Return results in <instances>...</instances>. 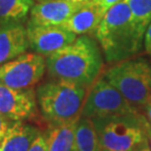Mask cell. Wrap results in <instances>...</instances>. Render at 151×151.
Listing matches in <instances>:
<instances>
[{
	"instance_id": "1",
	"label": "cell",
	"mask_w": 151,
	"mask_h": 151,
	"mask_svg": "<svg viewBox=\"0 0 151 151\" xmlns=\"http://www.w3.org/2000/svg\"><path fill=\"white\" fill-rule=\"evenodd\" d=\"M98 42L88 35H80L67 46L47 56L46 70L51 78L67 81L88 88L97 80L103 67Z\"/></svg>"
},
{
	"instance_id": "2",
	"label": "cell",
	"mask_w": 151,
	"mask_h": 151,
	"mask_svg": "<svg viewBox=\"0 0 151 151\" xmlns=\"http://www.w3.org/2000/svg\"><path fill=\"white\" fill-rule=\"evenodd\" d=\"M94 35L106 61L115 64L134 57L144 40V34L132 21L126 0L106 12Z\"/></svg>"
},
{
	"instance_id": "3",
	"label": "cell",
	"mask_w": 151,
	"mask_h": 151,
	"mask_svg": "<svg viewBox=\"0 0 151 151\" xmlns=\"http://www.w3.org/2000/svg\"><path fill=\"white\" fill-rule=\"evenodd\" d=\"M86 92V87L80 84L51 78L39 84L35 95L41 116L53 126L78 121Z\"/></svg>"
},
{
	"instance_id": "4",
	"label": "cell",
	"mask_w": 151,
	"mask_h": 151,
	"mask_svg": "<svg viewBox=\"0 0 151 151\" xmlns=\"http://www.w3.org/2000/svg\"><path fill=\"white\" fill-rule=\"evenodd\" d=\"M91 120L104 150L129 151L147 137L149 122L138 111Z\"/></svg>"
},
{
	"instance_id": "5",
	"label": "cell",
	"mask_w": 151,
	"mask_h": 151,
	"mask_svg": "<svg viewBox=\"0 0 151 151\" xmlns=\"http://www.w3.org/2000/svg\"><path fill=\"white\" fill-rule=\"evenodd\" d=\"M103 77L135 108H144L151 99V64L143 58L116 63Z\"/></svg>"
},
{
	"instance_id": "6",
	"label": "cell",
	"mask_w": 151,
	"mask_h": 151,
	"mask_svg": "<svg viewBox=\"0 0 151 151\" xmlns=\"http://www.w3.org/2000/svg\"><path fill=\"white\" fill-rule=\"evenodd\" d=\"M124 95L104 77L97 78L86 93L81 117L94 119L137 112Z\"/></svg>"
},
{
	"instance_id": "7",
	"label": "cell",
	"mask_w": 151,
	"mask_h": 151,
	"mask_svg": "<svg viewBox=\"0 0 151 151\" xmlns=\"http://www.w3.org/2000/svg\"><path fill=\"white\" fill-rule=\"evenodd\" d=\"M45 71L44 56L26 52L0 65V84L16 89L32 88L41 80Z\"/></svg>"
},
{
	"instance_id": "8",
	"label": "cell",
	"mask_w": 151,
	"mask_h": 151,
	"mask_svg": "<svg viewBox=\"0 0 151 151\" xmlns=\"http://www.w3.org/2000/svg\"><path fill=\"white\" fill-rule=\"evenodd\" d=\"M35 91L32 88L16 89L0 84V113L13 122L32 120L37 115Z\"/></svg>"
},
{
	"instance_id": "9",
	"label": "cell",
	"mask_w": 151,
	"mask_h": 151,
	"mask_svg": "<svg viewBox=\"0 0 151 151\" xmlns=\"http://www.w3.org/2000/svg\"><path fill=\"white\" fill-rule=\"evenodd\" d=\"M29 46L34 52L46 58L72 43L77 35L61 26H27Z\"/></svg>"
},
{
	"instance_id": "10",
	"label": "cell",
	"mask_w": 151,
	"mask_h": 151,
	"mask_svg": "<svg viewBox=\"0 0 151 151\" xmlns=\"http://www.w3.org/2000/svg\"><path fill=\"white\" fill-rule=\"evenodd\" d=\"M86 3H77L68 0H47L37 2L32 8L28 25L62 26Z\"/></svg>"
},
{
	"instance_id": "11",
	"label": "cell",
	"mask_w": 151,
	"mask_h": 151,
	"mask_svg": "<svg viewBox=\"0 0 151 151\" xmlns=\"http://www.w3.org/2000/svg\"><path fill=\"white\" fill-rule=\"evenodd\" d=\"M28 48L27 28L22 23L0 25V65L26 53Z\"/></svg>"
},
{
	"instance_id": "12",
	"label": "cell",
	"mask_w": 151,
	"mask_h": 151,
	"mask_svg": "<svg viewBox=\"0 0 151 151\" xmlns=\"http://www.w3.org/2000/svg\"><path fill=\"white\" fill-rule=\"evenodd\" d=\"M105 14L98 5L90 0L61 27L77 35L94 34Z\"/></svg>"
},
{
	"instance_id": "13",
	"label": "cell",
	"mask_w": 151,
	"mask_h": 151,
	"mask_svg": "<svg viewBox=\"0 0 151 151\" xmlns=\"http://www.w3.org/2000/svg\"><path fill=\"white\" fill-rule=\"evenodd\" d=\"M38 134L40 132L37 127L24 122H14L0 141V151H28Z\"/></svg>"
},
{
	"instance_id": "14",
	"label": "cell",
	"mask_w": 151,
	"mask_h": 151,
	"mask_svg": "<svg viewBox=\"0 0 151 151\" xmlns=\"http://www.w3.org/2000/svg\"><path fill=\"white\" fill-rule=\"evenodd\" d=\"M77 122L49 126L44 135L47 151H73Z\"/></svg>"
},
{
	"instance_id": "15",
	"label": "cell",
	"mask_w": 151,
	"mask_h": 151,
	"mask_svg": "<svg viewBox=\"0 0 151 151\" xmlns=\"http://www.w3.org/2000/svg\"><path fill=\"white\" fill-rule=\"evenodd\" d=\"M73 151H102L91 119L81 117L76 125Z\"/></svg>"
},
{
	"instance_id": "16",
	"label": "cell",
	"mask_w": 151,
	"mask_h": 151,
	"mask_svg": "<svg viewBox=\"0 0 151 151\" xmlns=\"http://www.w3.org/2000/svg\"><path fill=\"white\" fill-rule=\"evenodd\" d=\"M34 5V0H0V25L24 22Z\"/></svg>"
},
{
	"instance_id": "17",
	"label": "cell",
	"mask_w": 151,
	"mask_h": 151,
	"mask_svg": "<svg viewBox=\"0 0 151 151\" xmlns=\"http://www.w3.org/2000/svg\"><path fill=\"white\" fill-rule=\"evenodd\" d=\"M131 10L132 19L138 29L145 35L151 23V0H126Z\"/></svg>"
},
{
	"instance_id": "18",
	"label": "cell",
	"mask_w": 151,
	"mask_h": 151,
	"mask_svg": "<svg viewBox=\"0 0 151 151\" xmlns=\"http://www.w3.org/2000/svg\"><path fill=\"white\" fill-rule=\"evenodd\" d=\"M28 151H47L46 139L43 134H38L35 139L32 141Z\"/></svg>"
},
{
	"instance_id": "19",
	"label": "cell",
	"mask_w": 151,
	"mask_h": 151,
	"mask_svg": "<svg viewBox=\"0 0 151 151\" xmlns=\"http://www.w3.org/2000/svg\"><path fill=\"white\" fill-rule=\"evenodd\" d=\"M13 124H14L13 121L9 120L4 115L0 113V141L4 138L7 132L9 131V129L11 128Z\"/></svg>"
},
{
	"instance_id": "20",
	"label": "cell",
	"mask_w": 151,
	"mask_h": 151,
	"mask_svg": "<svg viewBox=\"0 0 151 151\" xmlns=\"http://www.w3.org/2000/svg\"><path fill=\"white\" fill-rule=\"evenodd\" d=\"M92 1L94 2L96 5H98L99 7L106 13L109 9H111L113 6L118 4V3H120L121 1H123V0H92Z\"/></svg>"
},
{
	"instance_id": "21",
	"label": "cell",
	"mask_w": 151,
	"mask_h": 151,
	"mask_svg": "<svg viewBox=\"0 0 151 151\" xmlns=\"http://www.w3.org/2000/svg\"><path fill=\"white\" fill-rule=\"evenodd\" d=\"M143 45H144V49H145L146 53L151 56V23L146 29L145 35H144Z\"/></svg>"
},
{
	"instance_id": "22",
	"label": "cell",
	"mask_w": 151,
	"mask_h": 151,
	"mask_svg": "<svg viewBox=\"0 0 151 151\" xmlns=\"http://www.w3.org/2000/svg\"><path fill=\"white\" fill-rule=\"evenodd\" d=\"M129 151H151L147 137L143 140H141L139 143H137V145L132 147V149H129Z\"/></svg>"
},
{
	"instance_id": "23",
	"label": "cell",
	"mask_w": 151,
	"mask_h": 151,
	"mask_svg": "<svg viewBox=\"0 0 151 151\" xmlns=\"http://www.w3.org/2000/svg\"><path fill=\"white\" fill-rule=\"evenodd\" d=\"M144 110H145V117H146V119L148 120V122L151 124V99L149 100L148 103L146 104V106L144 107Z\"/></svg>"
},
{
	"instance_id": "24",
	"label": "cell",
	"mask_w": 151,
	"mask_h": 151,
	"mask_svg": "<svg viewBox=\"0 0 151 151\" xmlns=\"http://www.w3.org/2000/svg\"><path fill=\"white\" fill-rule=\"evenodd\" d=\"M146 135H147V139H148L149 146H150V149H151V124L150 123H148V126H147Z\"/></svg>"
},
{
	"instance_id": "25",
	"label": "cell",
	"mask_w": 151,
	"mask_h": 151,
	"mask_svg": "<svg viewBox=\"0 0 151 151\" xmlns=\"http://www.w3.org/2000/svg\"><path fill=\"white\" fill-rule=\"evenodd\" d=\"M68 1L77 2V3H83V2H88V1H90V0H68Z\"/></svg>"
},
{
	"instance_id": "26",
	"label": "cell",
	"mask_w": 151,
	"mask_h": 151,
	"mask_svg": "<svg viewBox=\"0 0 151 151\" xmlns=\"http://www.w3.org/2000/svg\"><path fill=\"white\" fill-rule=\"evenodd\" d=\"M38 2H42V1H47V0H37Z\"/></svg>"
},
{
	"instance_id": "27",
	"label": "cell",
	"mask_w": 151,
	"mask_h": 151,
	"mask_svg": "<svg viewBox=\"0 0 151 151\" xmlns=\"http://www.w3.org/2000/svg\"><path fill=\"white\" fill-rule=\"evenodd\" d=\"M102 151H107V150H104V149H102Z\"/></svg>"
}]
</instances>
